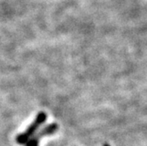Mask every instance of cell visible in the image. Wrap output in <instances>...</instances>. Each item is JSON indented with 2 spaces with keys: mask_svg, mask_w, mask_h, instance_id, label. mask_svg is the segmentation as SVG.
<instances>
[{
  "mask_svg": "<svg viewBox=\"0 0 147 146\" xmlns=\"http://www.w3.org/2000/svg\"><path fill=\"white\" fill-rule=\"evenodd\" d=\"M47 120V114L44 112H40L37 116L35 117L34 121L32 122V124L26 129L25 132L23 133L18 135L16 137V142L17 143L22 145V144H26L28 142L29 138L33 137V135L34 134V132L39 129V127L42 124H43Z\"/></svg>",
  "mask_w": 147,
  "mask_h": 146,
  "instance_id": "6da1fadb",
  "label": "cell"
},
{
  "mask_svg": "<svg viewBox=\"0 0 147 146\" xmlns=\"http://www.w3.org/2000/svg\"><path fill=\"white\" fill-rule=\"evenodd\" d=\"M57 129H58V125L56 123H52L50 125L46 126L43 129L40 131L36 136H34V137L28 140V142L26 143V146H38L40 138L54 134Z\"/></svg>",
  "mask_w": 147,
  "mask_h": 146,
  "instance_id": "7a4b0ae2",
  "label": "cell"
},
{
  "mask_svg": "<svg viewBox=\"0 0 147 146\" xmlns=\"http://www.w3.org/2000/svg\"><path fill=\"white\" fill-rule=\"evenodd\" d=\"M105 146H109V145H105Z\"/></svg>",
  "mask_w": 147,
  "mask_h": 146,
  "instance_id": "3957f363",
  "label": "cell"
}]
</instances>
